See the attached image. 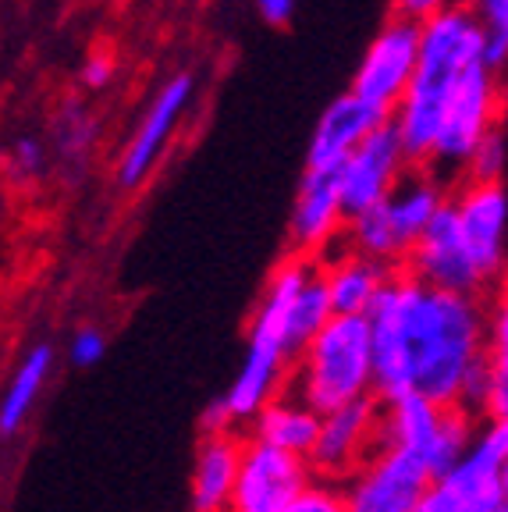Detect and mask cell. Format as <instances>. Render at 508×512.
<instances>
[{
    "label": "cell",
    "mask_w": 508,
    "mask_h": 512,
    "mask_svg": "<svg viewBox=\"0 0 508 512\" xmlns=\"http://www.w3.org/2000/svg\"><path fill=\"white\" fill-rule=\"evenodd\" d=\"M374 395H427L484 416L487 299L437 288L398 267L374 303Z\"/></svg>",
    "instance_id": "obj_1"
},
{
    "label": "cell",
    "mask_w": 508,
    "mask_h": 512,
    "mask_svg": "<svg viewBox=\"0 0 508 512\" xmlns=\"http://www.w3.org/2000/svg\"><path fill=\"white\" fill-rule=\"evenodd\" d=\"M477 61H484V25H480L477 11L469 8V0H452L448 8L434 11L420 22L416 75L388 118L402 136L413 164L420 168L430 164V150H434L448 100L466 68Z\"/></svg>",
    "instance_id": "obj_2"
},
{
    "label": "cell",
    "mask_w": 508,
    "mask_h": 512,
    "mask_svg": "<svg viewBox=\"0 0 508 512\" xmlns=\"http://www.w3.org/2000/svg\"><path fill=\"white\" fill-rule=\"evenodd\" d=\"M317 260L320 256L292 253L285 264L274 267L260 299H256L253 320H249V331H246L242 367L221 395L235 431H246L253 424V416L270 399H278L281 392H288V384H292V367H295V356H299V345L292 338L288 313H292L295 292L306 281V274L317 267Z\"/></svg>",
    "instance_id": "obj_3"
},
{
    "label": "cell",
    "mask_w": 508,
    "mask_h": 512,
    "mask_svg": "<svg viewBox=\"0 0 508 512\" xmlns=\"http://www.w3.org/2000/svg\"><path fill=\"white\" fill-rule=\"evenodd\" d=\"M288 388L320 413L374 395L370 317L366 313H334L299 349Z\"/></svg>",
    "instance_id": "obj_4"
},
{
    "label": "cell",
    "mask_w": 508,
    "mask_h": 512,
    "mask_svg": "<svg viewBox=\"0 0 508 512\" xmlns=\"http://www.w3.org/2000/svg\"><path fill=\"white\" fill-rule=\"evenodd\" d=\"M477 427V413L427 395H398L381 402V445L402 448L427 463L430 473L459 463L477 438Z\"/></svg>",
    "instance_id": "obj_5"
},
{
    "label": "cell",
    "mask_w": 508,
    "mask_h": 512,
    "mask_svg": "<svg viewBox=\"0 0 508 512\" xmlns=\"http://www.w3.org/2000/svg\"><path fill=\"white\" fill-rule=\"evenodd\" d=\"M498 104H501V75L491 72L484 61L469 64L466 75L455 86L448 111L437 128L430 164L437 175L462 178L469 168V157L477 146L498 128Z\"/></svg>",
    "instance_id": "obj_6"
},
{
    "label": "cell",
    "mask_w": 508,
    "mask_h": 512,
    "mask_svg": "<svg viewBox=\"0 0 508 512\" xmlns=\"http://www.w3.org/2000/svg\"><path fill=\"white\" fill-rule=\"evenodd\" d=\"M508 456V416H487L466 456L430 477L420 512H480L501 502V463Z\"/></svg>",
    "instance_id": "obj_7"
},
{
    "label": "cell",
    "mask_w": 508,
    "mask_h": 512,
    "mask_svg": "<svg viewBox=\"0 0 508 512\" xmlns=\"http://www.w3.org/2000/svg\"><path fill=\"white\" fill-rule=\"evenodd\" d=\"M192 96H196V75L192 72H175L160 82L146 111L139 114V121L128 132L125 146L118 153V164H114V185L121 192H139L150 182L164 153L175 143L182 118L192 107Z\"/></svg>",
    "instance_id": "obj_8"
},
{
    "label": "cell",
    "mask_w": 508,
    "mask_h": 512,
    "mask_svg": "<svg viewBox=\"0 0 508 512\" xmlns=\"http://www.w3.org/2000/svg\"><path fill=\"white\" fill-rule=\"evenodd\" d=\"M317 473L310 459L246 434L228 512H288Z\"/></svg>",
    "instance_id": "obj_9"
},
{
    "label": "cell",
    "mask_w": 508,
    "mask_h": 512,
    "mask_svg": "<svg viewBox=\"0 0 508 512\" xmlns=\"http://www.w3.org/2000/svg\"><path fill=\"white\" fill-rule=\"evenodd\" d=\"M420 61V18H409L402 11H391V18L374 32L366 47L356 75H352V93L388 114L398 107Z\"/></svg>",
    "instance_id": "obj_10"
},
{
    "label": "cell",
    "mask_w": 508,
    "mask_h": 512,
    "mask_svg": "<svg viewBox=\"0 0 508 512\" xmlns=\"http://www.w3.org/2000/svg\"><path fill=\"white\" fill-rule=\"evenodd\" d=\"M427 463L402 448L377 445L349 477L338 484L345 512H420L430 488Z\"/></svg>",
    "instance_id": "obj_11"
},
{
    "label": "cell",
    "mask_w": 508,
    "mask_h": 512,
    "mask_svg": "<svg viewBox=\"0 0 508 512\" xmlns=\"http://www.w3.org/2000/svg\"><path fill=\"white\" fill-rule=\"evenodd\" d=\"M452 207L459 217L462 239L473 264L480 267L487 285L508 278V189L505 182L462 178L452 192Z\"/></svg>",
    "instance_id": "obj_12"
},
{
    "label": "cell",
    "mask_w": 508,
    "mask_h": 512,
    "mask_svg": "<svg viewBox=\"0 0 508 512\" xmlns=\"http://www.w3.org/2000/svg\"><path fill=\"white\" fill-rule=\"evenodd\" d=\"M377 445H381V399L363 395L320 413V434L310 452V466L317 480L342 484Z\"/></svg>",
    "instance_id": "obj_13"
},
{
    "label": "cell",
    "mask_w": 508,
    "mask_h": 512,
    "mask_svg": "<svg viewBox=\"0 0 508 512\" xmlns=\"http://www.w3.org/2000/svg\"><path fill=\"white\" fill-rule=\"evenodd\" d=\"M405 271L416 274L420 281L437 288H452V292H473V296H484L487 281L480 274V267L473 264L469 246L462 239L459 217H455L452 196L441 210H437L434 221L423 228V235L413 242L409 256H405Z\"/></svg>",
    "instance_id": "obj_14"
},
{
    "label": "cell",
    "mask_w": 508,
    "mask_h": 512,
    "mask_svg": "<svg viewBox=\"0 0 508 512\" xmlns=\"http://www.w3.org/2000/svg\"><path fill=\"white\" fill-rule=\"evenodd\" d=\"M413 168V160L405 153L402 136L391 121L377 125L338 168V189H342L345 214H359L377 203L402 182L405 171Z\"/></svg>",
    "instance_id": "obj_15"
},
{
    "label": "cell",
    "mask_w": 508,
    "mask_h": 512,
    "mask_svg": "<svg viewBox=\"0 0 508 512\" xmlns=\"http://www.w3.org/2000/svg\"><path fill=\"white\" fill-rule=\"evenodd\" d=\"M345 221H349V214H345L342 189H338V171L334 168L302 171L292 214H288L292 253H306V256L331 253L342 242Z\"/></svg>",
    "instance_id": "obj_16"
},
{
    "label": "cell",
    "mask_w": 508,
    "mask_h": 512,
    "mask_svg": "<svg viewBox=\"0 0 508 512\" xmlns=\"http://www.w3.org/2000/svg\"><path fill=\"white\" fill-rule=\"evenodd\" d=\"M388 114L359 100L356 93H342L327 104V111L313 125L310 146H306V168H342V160L363 143L377 125H384Z\"/></svg>",
    "instance_id": "obj_17"
},
{
    "label": "cell",
    "mask_w": 508,
    "mask_h": 512,
    "mask_svg": "<svg viewBox=\"0 0 508 512\" xmlns=\"http://www.w3.org/2000/svg\"><path fill=\"white\" fill-rule=\"evenodd\" d=\"M242 431H203L192 456L189 512H228L242 459Z\"/></svg>",
    "instance_id": "obj_18"
},
{
    "label": "cell",
    "mask_w": 508,
    "mask_h": 512,
    "mask_svg": "<svg viewBox=\"0 0 508 512\" xmlns=\"http://www.w3.org/2000/svg\"><path fill=\"white\" fill-rule=\"evenodd\" d=\"M398 267H388L366 253H356L349 246H338L320 256V274H324L327 296L334 313H370L381 299L384 285Z\"/></svg>",
    "instance_id": "obj_19"
},
{
    "label": "cell",
    "mask_w": 508,
    "mask_h": 512,
    "mask_svg": "<svg viewBox=\"0 0 508 512\" xmlns=\"http://www.w3.org/2000/svg\"><path fill=\"white\" fill-rule=\"evenodd\" d=\"M448 196H452L448 178L437 175L434 168H420V164H413V168L405 171L402 182L384 196L381 207L388 214V221L395 224V232L405 242V249H413V242L423 235V228L448 203Z\"/></svg>",
    "instance_id": "obj_20"
},
{
    "label": "cell",
    "mask_w": 508,
    "mask_h": 512,
    "mask_svg": "<svg viewBox=\"0 0 508 512\" xmlns=\"http://www.w3.org/2000/svg\"><path fill=\"white\" fill-rule=\"evenodd\" d=\"M57 352L50 342H36L25 349V356L15 363L4 392H0V438H15L36 413V402L47 392L54 377Z\"/></svg>",
    "instance_id": "obj_21"
},
{
    "label": "cell",
    "mask_w": 508,
    "mask_h": 512,
    "mask_svg": "<svg viewBox=\"0 0 508 512\" xmlns=\"http://www.w3.org/2000/svg\"><path fill=\"white\" fill-rule=\"evenodd\" d=\"M253 438L270 441V445L288 448L295 456H306L310 459L313 445H317V434H320V409H313L306 399L288 388L281 392L278 399H270L260 413L253 416V424L246 427Z\"/></svg>",
    "instance_id": "obj_22"
},
{
    "label": "cell",
    "mask_w": 508,
    "mask_h": 512,
    "mask_svg": "<svg viewBox=\"0 0 508 512\" xmlns=\"http://www.w3.org/2000/svg\"><path fill=\"white\" fill-rule=\"evenodd\" d=\"M484 367H487L484 416H508V278H501L494 285L491 299H487Z\"/></svg>",
    "instance_id": "obj_23"
},
{
    "label": "cell",
    "mask_w": 508,
    "mask_h": 512,
    "mask_svg": "<svg viewBox=\"0 0 508 512\" xmlns=\"http://www.w3.org/2000/svg\"><path fill=\"white\" fill-rule=\"evenodd\" d=\"M96 143H100V121L96 114L82 104L79 96L61 100L54 114V157L64 168H86V160L93 157Z\"/></svg>",
    "instance_id": "obj_24"
},
{
    "label": "cell",
    "mask_w": 508,
    "mask_h": 512,
    "mask_svg": "<svg viewBox=\"0 0 508 512\" xmlns=\"http://www.w3.org/2000/svg\"><path fill=\"white\" fill-rule=\"evenodd\" d=\"M342 246L356 249V253L374 256V260H381V264H388V267H402L405 253H409L405 242L398 239L395 224L388 221V214H384L381 203H377V207L359 210V214H349L345 232H342Z\"/></svg>",
    "instance_id": "obj_25"
},
{
    "label": "cell",
    "mask_w": 508,
    "mask_h": 512,
    "mask_svg": "<svg viewBox=\"0 0 508 512\" xmlns=\"http://www.w3.org/2000/svg\"><path fill=\"white\" fill-rule=\"evenodd\" d=\"M484 25V64L501 79L508 75V0H469Z\"/></svg>",
    "instance_id": "obj_26"
},
{
    "label": "cell",
    "mask_w": 508,
    "mask_h": 512,
    "mask_svg": "<svg viewBox=\"0 0 508 512\" xmlns=\"http://www.w3.org/2000/svg\"><path fill=\"white\" fill-rule=\"evenodd\" d=\"M8 175L15 178L18 185H32L40 182L50 168V146L43 143L40 136H18L15 143L8 146Z\"/></svg>",
    "instance_id": "obj_27"
},
{
    "label": "cell",
    "mask_w": 508,
    "mask_h": 512,
    "mask_svg": "<svg viewBox=\"0 0 508 512\" xmlns=\"http://www.w3.org/2000/svg\"><path fill=\"white\" fill-rule=\"evenodd\" d=\"M508 175V139L501 136V128H494L491 136L477 146V153L469 157V168L462 178H480V182H501Z\"/></svg>",
    "instance_id": "obj_28"
},
{
    "label": "cell",
    "mask_w": 508,
    "mask_h": 512,
    "mask_svg": "<svg viewBox=\"0 0 508 512\" xmlns=\"http://www.w3.org/2000/svg\"><path fill=\"white\" fill-rule=\"evenodd\" d=\"M104 356H107V335L96 328V324H82L72 335V342H68V360H72V367L89 370L104 360Z\"/></svg>",
    "instance_id": "obj_29"
},
{
    "label": "cell",
    "mask_w": 508,
    "mask_h": 512,
    "mask_svg": "<svg viewBox=\"0 0 508 512\" xmlns=\"http://www.w3.org/2000/svg\"><path fill=\"white\" fill-rule=\"evenodd\" d=\"M288 512H345L342 488L331 484V480H313Z\"/></svg>",
    "instance_id": "obj_30"
},
{
    "label": "cell",
    "mask_w": 508,
    "mask_h": 512,
    "mask_svg": "<svg viewBox=\"0 0 508 512\" xmlns=\"http://www.w3.org/2000/svg\"><path fill=\"white\" fill-rule=\"evenodd\" d=\"M114 72H118V61H114L111 50H93V54L82 61L79 79L89 93H100V89H107L114 82Z\"/></svg>",
    "instance_id": "obj_31"
},
{
    "label": "cell",
    "mask_w": 508,
    "mask_h": 512,
    "mask_svg": "<svg viewBox=\"0 0 508 512\" xmlns=\"http://www.w3.org/2000/svg\"><path fill=\"white\" fill-rule=\"evenodd\" d=\"M253 4H256V15L267 25H274V29L292 25L295 8H299V0H253Z\"/></svg>",
    "instance_id": "obj_32"
},
{
    "label": "cell",
    "mask_w": 508,
    "mask_h": 512,
    "mask_svg": "<svg viewBox=\"0 0 508 512\" xmlns=\"http://www.w3.org/2000/svg\"><path fill=\"white\" fill-rule=\"evenodd\" d=\"M498 128L501 136L508 139V75L501 79V104H498Z\"/></svg>",
    "instance_id": "obj_33"
},
{
    "label": "cell",
    "mask_w": 508,
    "mask_h": 512,
    "mask_svg": "<svg viewBox=\"0 0 508 512\" xmlns=\"http://www.w3.org/2000/svg\"><path fill=\"white\" fill-rule=\"evenodd\" d=\"M501 498L508 502V456H505V463H501Z\"/></svg>",
    "instance_id": "obj_34"
}]
</instances>
